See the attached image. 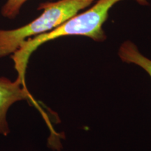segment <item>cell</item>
Returning a JSON list of instances; mask_svg holds the SVG:
<instances>
[{"label":"cell","mask_w":151,"mask_h":151,"mask_svg":"<svg viewBox=\"0 0 151 151\" xmlns=\"http://www.w3.org/2000/svg\"><path fill=\"white\" fill-rule=\"evenodd\" d=\"M120 1L123 0H97V3L88 10L72 16L51 31L23 41L11 55L18 74L17 78L22 86L27 88L25 75L30 57L44 43L67 36H83L97 42L104 41L107 37L103 29V25L109 18L111 9ZM134 1L141 6L149 4L147 0Z\"/></svg>","instance_id":"obj_1"},{"label":"cell","mask_w":151,"mask_h":151,"mask_svg":"<svg viewBox=\"0 0 151 151\" xmlns=\"http://www.w3.org/2000/svg\"><path fill=\"white\" fill-rule=\"evenodd\" d=\"M97 0H59L39 5L40 16L22 27L0 29V59L11 55L29 38L51 31Z\"/></svg>","instance_id":"obj_2"},{"label":"cell","mask_w":151,"mask_h":151,"mask_svg":"<svg viewBox=\"0 0 151 151\" xmlns=\"http://www.w3.org/2000/svg\"><path fill=\"white\" fill-rule=\"evenodd\" d=\"M22 100L35 102L27 88H24L18 78L12 81L0 76V134L6 137L11 130L7 119L9 109L14 104Z\"/></svg>","instance_id":"obj_3"},{"label":"cell","mask_w":151,"mask_h":151,"mask_svg":"<svg viewBox=\"0 0 151 151\" xmlns=\"http://www.w3.org/2000/svg\"><path fill=\"white\" fill-rule=\"evenodd\" d=\"M118 56L122 62L134 64L143 69L151 78V60L140 52L135 43L131 41H125L120 45Z\"/></svg>","instance_id":"obj_4"},{"label":"cell","mask_w":151,"mask_h":151,"mask_svg":"<svg viewBox=\"0 0 151 151\" xmlns=\"http://www.w3.org/2000/svg\"><path fill=\"white\" fill-rule=\"evenodd\" d=\"M28 0H6L1 9L3 17L8 19L16 18L20 14V9Z\"/></svg>","instance_id":"obj_5"}]
</instances>
